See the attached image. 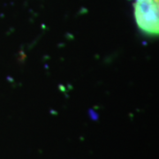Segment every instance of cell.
Wrapping results in <instances>:
<instances>
[{"label":"cell","instance_id":"7a4b0ae2","mask_svg":"<svg viewBox=\"0 0 159 159\" xmlns=\"http://www.w3.org/2000/svg\"><path fill=\"white\" fill-rule=\"evenodd\" d=\"M155 1H156V2H157V3L159 5V0H155Z\"/></svg>","mask_w":159,"mask_h":159},{"label":"cell","instance_id":"6da1fadb","mask_svg":"<svg viewBox=\"0 0 159 159\" xmlns=\"http://www.w3.org/2000/svg\"><path fill=\"white\" fill-rule=\"evenodd\" d=\"M134 17L142 32L159 35V5L155 0H136Z\"/></svg>","mask_w":159,"mask_h":159}]
</instances>
